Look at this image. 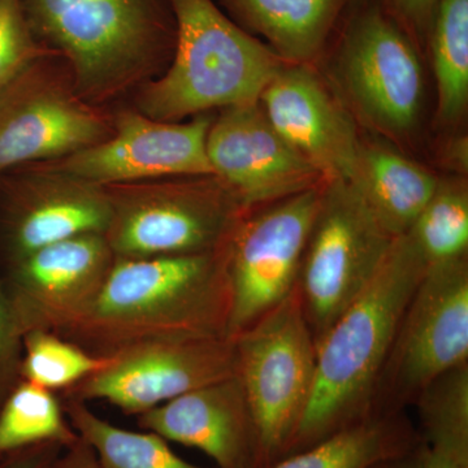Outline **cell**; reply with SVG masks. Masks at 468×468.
<instances>
[{
	"label": "cell",
	"mask_w": 468,
	"mask_h": 468,
	"mask_svg": "<svg viewBox=\"0 0 468 468\" xmlns=\"http://www.w3.org/2000/svg\"><path fill=\"white\" fill-rule=\"evenodd\" d=\"M226 245L172 257L115 258L84 318L60 335L97 356L155 341L229 338Z\"/></svg>",
	"instance_id": "6da1fadb"
},
{
	"label": "cell",
	"mask_w": 468,
	"mask_h": 468,
	"mask_svg": "<svg viewBox=\"0 0 468 468\" xmlns=\"http://www.w3.org/2000/svg\"><path fill=\"white\" fill-rule=\"evenodd\" d=\"M427 268L408 237H397L377 276L320 337L315 384L288 455L377 414L378 381Z\"/></svg>",
	"instance_id": "7a4b0ae2"
},
{
	"label": "cell",
	"mask_w": 468,
	"mask_h": 468,
	"mask_svg": "<svg viewBox=\"0 0 468 468\" xmlns=\"http://www.w3.org/2000/svg\"><path fill=\"white\" fill-rule=\"evenodd\" d=\"M34 41L63 55L79 94L101 97L174 51L169 0H20Z\"/></svg>",
	"instance_id": "3957f363"
},
{
	"label": "cell",
	"mask_w": 468,
	"mask_h": 468,
	"mask_svg": "<svg viewBox=\"0 0 468 468\" xmlns=\"http://www.w3.org/2000/svg\"><path fill=\"white\" fill-rule=\"evenodd\" d=\"M174 60L141 94L147 117L172 122L194 113L260 101L285 61L234 24L212 0H169Z\"/></svg>",
	"instance_id": "277c9868"
},
{
	"label": "cell",
	"mask_w": 468,
	"mask_h": 468,
	"mask_svg": "<svg viewBox=\"0 0 468 468\" xmlns=\"http://www.w3.org/2000/svg\"><path fill=\"white\" fill-rule=\"evenodd\" d=\"M236 375L260 433L261 468L285 457L309 406L316 343L297 292L232 338Z\"/></svg>",
	"instance_id": "5b68a950"
},
{
	"label": "cell",
	"mask_w": 468,
	"mask_h": 468,
	"mask_svg": "<svg viewBox=\"0 0 468 468\" xmlns=\"http://www.w3.org/2000/svg\"><path fill=\"white\" fill-rule=\"evenodd\" d=\"M106 189L112 215L104 237L115 258L217 251L245 214L215 176Z\"/></svg>",
	"instance_id": "8992f818"
},
{
	"label": "cell",
	"mask_w": 468,
	"mask_h": 468,
	"mask_svg": "<svg viewBox=\"0 0 468 468\" xmlns=\"http://www.w3.org/2000/svg\"><path fill=\"white\" fill-rule=\"evenodd\" d=\"M394 241L347 181H326L295 286L315 343L377 276Z\"/></svg>",
	"instance_id": "52a82bcc"
},
{
	"label": "cell",
	"mask_w": 468,
	"mask_h": 468,
	"mask_svg": "<svg viewBox=\"0 0 468 468\" xmlns=\"http://www.w3.org/2000/svg\"><path fill=\"white\" fill-rule=\"evenodd\" d=\"M468 363V260L427 268L394 337L375 412L405 411L445 372Z\"/></svg>",
	"instance_id": "ba28073f"
},
{
	"label": "cell",
	"mask_w": 468,
	"mask_h": 468,
	"mask_svg": "<svg viewBox=\"0 0 468 468\" xmlns=\"http://www.w3.org/2000/svg\"><path fill=\"white\" fill-rule=\"evenodd\" d=\"M323 186L245 212L226 243L232 289L229 338L291 297Z\"/></svg>",
	"instance_id": "9c48e42d"
},
{
	"label": "cell",
	"mask_w": 468,
	"mask_h": 468,
	"mask_svg": "<svg viewBox=\"0 0 468 468\" xmlns=\"http://www.w3.org/2000/svg\"><path fill=\"white\" fill-rule=\"evenodd\" d=\"M107 356L103 368L64 392V399L86 403L100 399L138 417L190 390L236 375L232 338L155 341Z\"/></svg>",
	"instance_id": "30bf717a"
},
{
	"label": "cell",
	"mask_w": 468,
	"mask_h": 468,
	"mask_svg": "<svg viewBox=\"0 0 468 468\" xmlns=\"http://www.w3.org/2000/svg\"><path fill=\"white\" fill-rule=\"evenodd\" d=\"M340 72L350 101L369 125L401 135L417 122L423 68L399 24L377 7L354 16L345 33Z\"/></svg>",
	"instance_id": "8fae6325"
},
{
	"label": "cell",
	"mask_w": 468,
	"mask_h": 468,
	"mask_svg": "<svg viewBox=\"0 0 468 468\" xmlns=\"http://www.w3.org/2000/svg\"><path fill=\"white\" fill-rule=\"evenodd\" d=\"M115 261L103 234H84L11 263L3 282L21 335H61L84 318Z\"/></svg>",
	"instance_id": "7c38bea8"
},
{
	"label": "cell",
	"mask_w": 468,
	"mask_h": 468,
	"mask_svg": "<svg viewBox=\"0 0 468 468\" xmlns=\"http://www.w3.org/2000/svg\"><path fill=\"white\" fill-rule=\"evenodd\" d=\"M206 150L215 177L245 212L326 183L277 133L260 101L224 109L212 120Z\"/></svg>",
	"instance_id": "4fadbf2b"
},
{
	"label": "cell",
	"mask_w": 468,
	"mask_h": 468,
	"mask_svg": "<svg viewBox=\"0 0 468 468\" xmlns=\"http://www.w3.org/2000/svg\"><path fill=\"white\" fill-rule=\"evenodd\" d=\"M211 124L207 115L176 124L140 113H122L117 119L115 135L77 151L54 171L101 186L165 176H214L206 150Z\"/></svg>",
	"instance_id": "5bb4252c"
},
{
	"label": "cell",
	"mask_w": 468,
	"mask_h": 468,
	"mask_svg": "<svg viewBox=\"0 0 468 468\" xmlns=\"http://www.w3.org/2000/svg\"><path fill=\"white\" fill-rule=\"evenodd\" d=\"M34 61L0 92V172L72 155L106 140V122Z\"/></svg>",
	"instance_id": "9a60e30c"
},
{
	"label": "cell",
	"mask_w": 468,
	"mask_h": 468,
	"mask_svg": "<svg viewBox=\"0 0 468 468\" xmlns=\"http://www.w3.org/2000/svg\"><path fill=\"white\" fill-rule=\"evenodd\" d=\"M260 103L277 133L325 181L349 180L360 144L356 126L307 64L280 68Z\"/></svg>",
	"instance_id": "2e32d148"
},
{
	"label": "cell",
	"mask_w": 468,
	"mask_h": 468,
	"mask_svg": "<svg viewBox=\"0 0 468 468\" xmlns=\"http://www.w3.org/2000/svg\"><path fill=\"white\" fill-rule=\"evenodd\" d=\"M137 424L167 441L198 449L217 468H261L260 433L237 375L138 415Z\"/></svg>",
	"instance_id": "e0dca14e"
},
{
	"label": "cell",
	"mask_w": 468,
	"mask_h": 468,
	"mask_svg": "<svg viewBox=\"0 0 468 468\" xmlns=\"http://www.w3.org/2000/svg\"><path fill=\"white\" fill-rule=\"evenodd\" d=\"M112 207L106 186L61 172L18 185L5 206V242L11 263L30 252L84 234H103Z\"/></svg>",
	"instance_id": "ac0fdd59"
},
{
	"label": "cell",
	"mask_w": 468,
	"mask_h": 468,
	"mask_svg": "<svg viewBox=\"0 0 468 468\" xmlns=\"http://www.w3.org/2000/svg\"><path fill=\"white\" fill-rule=\"evenodd\" d=\"M347 183L394 239L409 232L439 178L396 151L359 144Z\"/></svg>",
	"instance_id": "d6986e66"
},
{
	"label": "cell",
	"mask_w": 468,
	"mask_h": 468,
	"mask_svg": "<svg viewBox=\"0 0 468 468\" xmlns=\"http://www.w3.org/2000/svg\"><path fill=\"white\" fill-rule=\"evenodd\" d=\"M349 0H223L239 21L267 39L288 64H307L322 50Z\"/></svg>",
	"instance_id": "ffe728a7"
},
{
	"label": "cell",
	"mask_w": 468,
	"mask_h": 468,
	"mask_svg": "<svg viewBox=\"0 0 468 468\" xmlns=\"http://www.w3.org/2000/svg\"><path fill=\"white\" fill-rule=\"evenodd\" d=\"M421 441L406 411L375 414L270 468H368Z\"/></svg>",
	"instance_id": "44dd1931"
},
{
	"label": "cell",
	"mask_w": 468,
	"mask_h": 468,
	"mask_svg": "<svg viewBox=\"0 0 468 468\" xmlns=\"http://www.w3.org/2000/svg\"><path fill=\"white\" fill-rule=\"evenodd\" d=\"M64 412L77 435L91 446L101 468H206L178 457L156 433L133 432L98 417L86 402L64 399Z\"/></svg>",
	"instance_id": "7402d4cb"
},
{
	"label": "cell",
	"mask_w": 468,
	"mask_h": 468,
	"mask_svg": "<svg viewBox=\"0 0 468 468\" xmlns=\"http://www.w3.org/2000/svg\"><path fill=\"white\" fill-rule=\"evenodd\" d=\"M79 439L63 403L50 390L20 380L0 406V461L39 443L67 449Z\"/></svg>",
	"instance_id": "603a6c76"
},
{
	"label": "cell",
	"mask_w": 468,
	"mask_h": 468,
	"mask_svg": "<svg viewBox=\"0 0 468 468\" xmlns=\"http://www.w3.org/2000/svg\"><path fill=\"white\" fill-rule=\"evenodd\" d=\"M431 27L439 116L452 122L468 101V0H440Z\"/></svg>",
	"instance_id": "cb8c5ba5"
},
{
	"label": "cell",
	"mask_w": 468,
	"mask_h": 468,
	"mask_svg": "<svg viewBox=\"0 0 468 468\" xmlns=\"http://www.w3.org/2000/svg\"><path fill=\"white\" fill-rule=\"evenodd\" d=\"M405 236L428 267L467 257L466 183L439 180L435 193Z\"/></svg>",
	"instance_id": "d4e9b609"
},
{
	"label": "cell",
	"mask_w": 468,
	"mask_h": 468,
	"mask_svg": "<svg viewBox=\"0 0 468 468\" xmlns=\"http://www.w3.org/2000/svg\"><path fill=\"white\" fill-rule=\"evenodd\" d=\"M414 406L427 448L468 460V363L433 380Z\"/></svg>",
	"instance_id": "484cf974"
},
{
	"label": "cell",
	"mask_w": 468,
	"mask_h": 468,
	"mask_svg": "<svg viewBox=\"0 0 468 468\" xmlns=\"http://www.w3.org/2000/svg\"><path fill=\"white\" fill-rule=\"evenodd\" d=\"M109 363L54 332L33 331L23 337L20 378L50 392H67Z\"/></svg>",
	"instance_id": "4316f807"
},
{
	"label": "cell",
	"mask_w": 468,
	"mask_h": 468,
	"mask_svg": "<svg viewBox=\"0 0 468 468\" xmlns=\"http://www.w3.org/2000/svg\"><path fill=\"white\" fill-rule=\"evenodd\" d=\"M45 52L34 41L20 0H0V92Z\"/></svg>",
	"instance_id": "83f0119b"
},
{
	"label": "cell",
	"mask_w": 468,
	"mask_h": 468,
	"mask_svg": "<svg viewBox=\"0 0 468 468\" xmlns=\"http://www.w3.org/2000/svg\"><path fill=\"white\" fill-rule=\"evenodd\" d=\"M23 335L14 319L5 285L0 282V406L20 378Z\"/></svg>",
	"instance_id": "f1b7e54d"
},
{
	"label": "cell",
	"mask_w": 468,
	"mask_h": 468,
	"mask_svg": "<svg viewBox=\"0 0 468 468\" xmlns=\"http://www.w3.org/2000/svg\"><path fill=\"white\" fill-rule=\"evenodd\" d=\"M63 449L57 442L30 446L0 461V468H51Z\"/></svg>",
	"instance_id": "f546056e"
},
{
	"label": "cell",
	"mask_w": 468,
	"mask_h": 468,
	"mask_svg": "<svg viewBox=\"0 0 468 468\" xmlns=\"http://www.w3.org/2000/svg\"><path fill=\"white\" fill-rule=\"evenodd\" d=\"M403 20L419 33H426L432 26L440 0H390Z\"/></svg>",
	"instance_id": "4dcf8cb0"
},
{
	"label": "cell",
	"mask_w": 468,
	"mask_h": 468,
	"mask_svg": "<svg viewBox=\"0 0 468 468\" xmlns=\"http://www.w3.org/2000/svg\"><path fill=\"white\" fill-rule=\"evenodd\" d=\"M51 468H101V464L91 446L80 437L63 457L58 455Z\"/></svg>",
	"instance_id": "1f68e13d"
},
{
	"label": "cell",
	"mask_w": 468,
	"mask_h": 468,
	"mask_svg": "<svg viewBox=\"0 0 468 468\" xmlns=\"http://www.w3.org/2000/svg\"><path fill=\"white\" fill-rule=\"evenodd\" d=\"M424 442L420 441L411 451L388 458L368 468H421L423 464Z\"/></svg>",
	"instance_id": "d6a6232c"
},
{
	"label": "cell",
	"mask_w": 468,
	"mask_h": 468,
	"mask_svg": "<svg viewBox=\"0 0 468 468\" xmlns=\"http://www.w3.org/2000/svg\"><path fill=\"white\" fill-rule=\"evenodd\" d=\"M421 468H468V460L431 451L424 443L423 464Z\"/></svg>",
	"instance_id": "836d02e7"
}]
</instances>
